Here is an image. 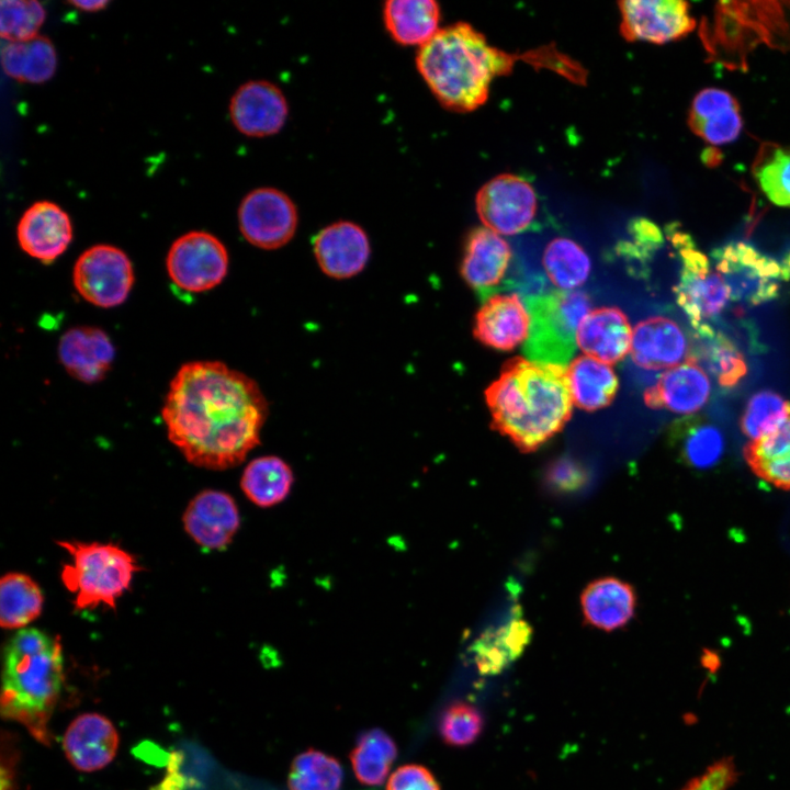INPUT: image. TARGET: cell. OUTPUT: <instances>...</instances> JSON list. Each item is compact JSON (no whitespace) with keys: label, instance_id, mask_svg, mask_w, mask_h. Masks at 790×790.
<instances>
[{"label":"cell","instance_id":"cell-1","mask_svg":"<svg viewBox=\"0 0 790 790\" xmlns=\"http://www.w3.org/2000/svg\"><path fill=\"white\" fill-rule=\"evenodd\" d=\"M268 404L258 384L219 361H191L170 382L161 409L169 440L199 467L225 470L258 445Z\"/></svg>","mask_w":790,"mask_h":790},{"label":"cell","instance_id":"cell-2","mask_svg":"<svg viewBox=\"0 0 790 790\" xmlns=\"http://www.w3.org/2000/svg\"><path fill=\"white\" fill-rule=\"evenodd\" d=\"M493 428L531 452L563 429L572 415L567 366L517 357L485 391Z\"/></svg>","mask_w":790,"mask_h":790},{"label":"cell","instance_id":"cell-3","mask_svg":"<svg viewBox=\"0 0 790 790\" xmlns=\"http://www.w3.org/2000/svg\"><path fill=\"white\" fill-rule=\"evenodd\" d=\"M524 57L490 46L472 25L459 22L440 30L422 45L416 65L442 105L469 112L487 100L496 76L508 74Z\"/></svg>","mask_w":790,"mask_h":790},{"label":"cell","instance_id":"cell-4","mask_svg":"<svg viewBox=\"0 0 790 790\" xmlns=\"http://www.w3.org/2000/svg\"><path fill=\"white\" fill-rule=\"evenodd\" d=\"M63 679L60 642L37 629H21L5 648L2 714L24 724L44 741Z\"/></svg>","mask_w":790,"mask_h":790},{"label":"cell","instance_id":"cell-5","mask_svg":"<svg viewBox=\"0 0 790 790\" xmlns=\"http://www.w3.org/2000/svg\"><path fill=\"white\" fill-rule=\"evenodd\" d=\"M58 545L71 558L63 566L61 582L75 596L77 610L115 609L140 569L131 553L112 543L59 541Z\"/></svg>","mask_w":790,"mask_h":790},{"label":"cell","instance_id":"cell-6","mask_svg":"<svg viewBox=\"0 0 790 790\" xmlns=\"http://www.w3.org/2000/svg\"><path fill=\"white\" fill-rule=\"evenodd\" d=\"M530 329L523 350L527 359L567 366L577 347V329L590 309L582 291H554L524 298Z\"/></svg>","mask_w":790,"mask_h":790},{"label":"cell","instance_id":"cell-7","mask_svg":"<svg viewBox=\"0 0 790 790\" xmlns=\"http://www.w3.org/2000/svg\"><path fill=\"white\" fill-rule=\"evenodd\" d=\"M669 237L682 262L675 287L676 301L696 329L724 309L731 293L722 275L712 271L708 258L693 246L689 236L670 228Z\"/></svg>","mask_w":790,"mask_h":790},{"label":"cell","instance_id":"cell-8","mask_svg":"<svg viewBox=\"0 0 790 790\" xmlns=\"http://www.w3.org/2000/svg\"><path fill=\"white\" fill-rule=\"evenodd\" d=\"M716 271L724 279L731 298L758 305L775 298L780 281H788L782 261L737 241L718 248L712 255Z\"/></svg>","mask_w":790,"mask_h":790},{"label":"cell","instance_id":"cell-9","mask_svg":"<svg viewBox=\"0 0 790 790\" xmlns=\"http://www.w3.org/2000/svg\"><path fill=\"white\" fill-rule=\"evenodd\" d=\"M74 285L87 302L111 308L123 304L134 284L133 264L127 255L111 245H94L77 259Z\"/></svg>","mask_w":790,"mask_h":790},{"label":"cell","instance_id":"cell-10","mask_svg":"<svg viewBox=\"0 0 790 790\" xmlns=\"http://www.w3.org/2000/svg\"><path fill=\"white\" fill-rule=\"evenodd\" d=\"M166 267L171 281L180 289L199 293L218 285L228 271V252L214 235L189 232L173 241Z\"/></svg>","mask_w":790,"mask_h":790},{"label":"cell","instance_id":"cell-11","mask_svg":"<svg viewBox=\"0 0 790 790\" xmlns=\"http://www.w3.org/2000/svg\"><path fill=\"white\" fill-rule=\"evenodd\" d=\"M297 221L293 201L274 188L249 192L238 208L242 236L249 244L262 249H276L287 244L296 232Z\"/></svg>","mask_w":790,"mask_h":790},{"label":"cell","instance_id":"cell-12","mask_svg":"<svg viewBox=\"0 0 790 790\" xmlns=\"http://www.w3.org/2000/svg\"><path fill=\"white\" fill-rule=\"evenodd\" d=\"M476 211L484 227L499 235H516L532 223L538 200L523 178L505 173L486 182L477 192Z\"/></svg>","mask_w":790,"mask_h":790},{"label":"cell","instance_id":"cell-13","mask_svg":"<svg viewBox=\"0 0 790 790\" xmlns=\"http://www.w3.org/2000/svg\"><path fill=\"white\" fill-rule=\"evenodd\" d=\"M620 30L630 41L664 44L688 34L695 22L687 2L679 0H625L618 3Z\"/></svg>","mask_w":790,"mask_h":790},{"label":"cell","instance_id":"cell-14","mask_svg":"<svg viewBox=\"0 0 790 790\" xmlns=\"http://www.w3.org/2000/svg\"><path fill=\"white\" fill-rule=\"evenodd\" d=\"M289 109L282 91L264 80H251L240 86L229 103L235 127L250 137L278 133L284 125Z\"/></svg>","mask_w":790,"mask_h":790},{"label":"cell","instance_id":"cell-15","mask_svg":"<svg viewBox=\"0 0 790 790\" xmlns=\"http://www.w3.org/2000/svg\"><path fill=\"white\" fill-rule=\"evenodd\" d=\"M182 521L185 532L196 544L208 550H223L235 537L240 517L229 494L207 489L189 503Z\"/></svg>","mask_w":790,"mask_h":790},{"label":"cell","instance_id":"cell-16","mask_svg":"<svg viewBox=\"0 0 790 790\" xmlns=\"http://www.w3.org/2000/svg\"><path fill=\"white\" fill-rule=\"evenodd\" d=\"M16 237L25 253L43 263H50L66 251L72 240L71 221L56 203L38 201L22 214Z\"/></svg>","mask_w":790,"mask_h":790},{"label":"cell","instance_id":"cell-17","mask_svg":"<svg viewBox=\"0 0 790 790\" xmlns=\"http://www.w3.org/2000/svg\"><path fill=\"white\" fill-rule=\"evenodd\" d=\"M313 249L321 271L335 279L360 273L371 253L365 232L348 221L332 223L319 230L314 237Z\"/></svg>","mask_w":790,"mask_h":790},{"label":"cell","instance_id":"cell-18","mask_svg":"<svg viewBox=\"0 0 790 790\" xmlns=\"http://www.w3.org/2000/svg\"><path fill=\"white\" fill-rule=\"evenodd\" d=\"M529 329L526 301L516 293H495L483 301L475 317L474 335L492 348L509 351L526 342Z\"/></svg>","mask_w":790,"mask_h":790},{"label":"cell","instance_id":"cell-19","mask_svg":"<svg viewBox=\"0 0 790 790\" xmlns=\"http://www.w3.org/2000/svg\"><path fill=\"white\" fill-rule=\"evenodd\" d=\"M631 354L634 363L643 369L668 370L690 358L691 346L675 320L654 316L635 326Z\"/></svg>","mask_w":790,"mask_h":790},{"label":"cell","instance_id":"cell-20","mask_svg":"<svg viewBox=\"0 0 790 790\" xmlns=\"http://www.w3.org/2000/svg\"><path fill=\"white\" fill-rule=\"evenodd\" d=\"M511 259L509 244L487 227H479L467 236L461 274L483 301L496 293L507 273Z\"/></svg>","mask_w":790,"mask_h":790},{"label":"cell","instance_id":"cell-21","mask_svg":"<svg viewBox=\"0 0 790 790\" xmlns=\"http://www.w3.org/2000/svg\"><path fill=\"white\" fill-rule=\"evenodd\" d=\"M117 747L116 729L99 713L77 716L63 738V748L69 763L83 772L104 768L115 757Z\"/></svg>","mask_w":790,"mask_h":790},{"label":"cell","instance_id":"cell-22","mask_svg":"<svg viewBox=\"0 0 790 790\" xmlns=\"http://www.w3.org/2000/svg\"><path fill=\"white\" fill-rule=\"evenodd\" d=\"M711 383L707 372L691 358L663 372L644 393L651 408L677 414H693L709 400Z\"/></svg>","mask_w":790,"mask_h":790},{"label":"cell","instance_id":"cell-23","mask_svg":"<svg viewBox=\"0 0 790 790\" xmlns=\"http://www.w3.org/2000/svg\"><path fill=\"white\" fill-rule=\"evenodd\" d=\"M58 357L72 377L90 384L105 377L114 361L115 349L109 336L100 328L80 326L61 336Z\"/></svg>","mask_w":790,"mask_h":790},{"label":"cell","instance_id":"cell-24","mask_svg":"<svg viewBox=\"0 0 790 790\" xmlns=\"http://www.w3.org/2000/svg\"><path fill=\"white\" fill-rule=\"evenodd\" d=\"M628 317L618 307L589 311L577 329V347L588 357L607 364L621 361L632 345Z\"/></svg>","mask_w":790,"mask_h":790},{"label":"cell","instance_id":"cell-25","mask_svg":"<svg viewBox=\"0 0 790 790\" xmlns=\"http://www.w3.org/2000/svg\"><path fill=\"white\" fill-rule=\"evenodd\" d=\"M585 621L602 631H614L628 624L634 616V588L617 577H602L589 583L580 595Z\"/></svg>","mask_w":790,"mask_h":790},{"label":"cell","instance_id":"cell-26","mask_svg":"<svg viewBox=\"0 0 790 790\" xmlns=\"http://www.w3.org/2000/svg\"><path fill=\"white\" fill-rule=\"evenodd\" d=\"M689 125L703 140L724 145L735 140L743 128L740 106L726 90L707 88L693 98Z\"/></svg>","mask_w":790,"mask_h":790},{"label":"cell","instance_id":"cell-27","mask_svg":"<svg viewBox=\"0 0 790 790\" xmlns=\"http://www.w3.org/2000/svg\"><path fill=\"white\" fill-rule=\"evenodd\" d=\"M383 19L390 35L402 45L421 47L440 31V8L433 0L386 1Z\"/></svg>","mask_w":790,"mask_h":790},{"label":"cell","instance_id":"cell-28","mask_svg":"<svg viewBox=\"0 0 790 790\" xmlns=\"http://www.w3.org/2000/svg\"><path fill=\"white\" fill-rule=\"evenodd\" d=\"M695 330L696 342L691 347L690 358L715 377L721 386H735L747 373L741 351L710 324H703Z\"/></svg>","mask_w":790,"mask_h":790},{"label":"cell","instance_id":"cell-29","mask_svg":"<svg viewBox=\"0 0 790 790\" xmlns=\"http://www.w3.org/2000/svg\"><path fill=\"white\" fill-rule=\"evenodd\" d=\"M573 403L594 411L608 406L618 390V377L611 366L588 356L575 358L567 366Z\"/></svg>","mask_w":790,"mask_h":790},{"label":"cell","instance_id":"cell-30","mask_svg":"<svg viewBox=\"0 0 790 790\" xmlns=\"http://www.w3.org/2000/svg\"><path fill=\"white\" fill-rule=\"evenodd\" d=\"M4 72L22 82L42 83L50 79L57 67L56 49L46 36L7 42L1 49Z\"/></svg>","mask_w":790,"mask_h":790},{"label":"cell","instance_id":"cell-31","mask_svg":"<svg viewBox=\"0 0 790 790\" xmlns=\"http://www.w3.org/2000/svg\"><path fill=\"white\" fill-rule=\"evenodd\" d=\"M294 482L289 464L274 455L260 456L245 467L240 487L246 497L261 508L284 500Z\"/></svg>","mask_w":790,"mask_h":790},{"label":"cell","instance_id":"cell-32","mask_svg":"<svg viewBox=\"0 0 790 790\" xmlns=\"http://www.w3.org/2000/svg\"><path fill=\"white\" fill-rule=\"evenodd\" d=\"M745 458L764 482L790 489V417L770 435L751 441Z\"/></svg>","mask_w":790,"mask_h":790},{"label":"cell","instance_id":"cell-33","mask_svg":"<svg viewBox=\"0 0 790 790\" xmlns=\"http://www.w3.org/2000/svg\"><path fill=\"white\" fill-rule=\"evenodd\" d=\"M44 597L37 583L26 574L10 572L0 579V623L4 629H23L37 619Z\"/></svg>","mask_w":790,"mask_h":790},{"label":"cell","instance_id":"cell-34","mask_svg":"<svg viewBox=\"0 0 790 790\" xmlns=\"http://www.w3.org/2000/svg\"><path fill=\"white\" fill-rule=\"evenodd\" d=\"M530 629L524 621L512 620L493 633L482 636L474 646L477 669L484 675H495L505 669L524 650Z\"/></svg>","mask_w":790,"mask_h":790},{"label":"cell","instance_id":"cell-35","mask_svg":"<svg viewBox=\"0 0 790 790\" xmlns=\"http://www.w3.org/2000/svg\"><path fill=\"white\" fill-rule=\"evenodd\" d=\"M543 266L548 278L560 291H574L580 286L591 268L583 247L566 237H556L546 245Z\"/></svg>","mask_w":790,"mask_h":790},{"label":"cell","instance_id":"cell-36","mask_svg":"<svg viewBox=\"0 0 790 790\" xmlns=\"http://www.w3.org/2000/svg\"><path fill=\"white\" fill-rule=\"evenodd\" d=\"M396 754V745L385 732L380 729L363 732L350 754L357 779L366 786L382 785Z\"/></svg>","mask_w":790,"mask_h":790},{"label":"cell","instance_id":"cell-37","mask_svg":"<svg viewBox=\"0 0 790 790\" xmlns=\"http://www.w3.org/2000/svg\"><path fill=\"white\" fill-rule=\"evenodd\" d=\"M342 768L337 759L308 749L294 758L289 774L290 790H339Z\"/></svg>","mask_w":790,"mask_h":790},{"label":"cell","instance_id":"cell-38","mask_svg":"<svg viewBox=\"0 0 790 790\" xmlns=\"http://www.w3.org/2000/svg\"><path fill=\"white\" fill-rule=\"evenodd\" d=\"M790 417V402L774 391L754 394L741 418V428L751 441L759 440L778 429Z\"/></svg>","mask_w":790,"mask_h":790},{"label":"cell","instance_id":"cell-39","mask_svg":"<svg viewBox=\"0 0 790 790\" xmlns=\"http://www.w3.org/2000/svg\"><path fill=\"white\" fill-rule=\"evenodd\" d=\"M681 435V453L688 464L696 469L715 465L724 452L722 432L708 422L686 421Z\"/></svg>","mask_w":790,"mask_h":790},{"label":"cell","instance_id":"cell-40","mask_svg":"<svg viewBox=\"0 0 790 790\" xmlns=\"http://www.w3.org/2000/svg\"><path fill=\"white\" fill-rule=\"evenodd\" d=\"M0 34L7 42L27 41L38 35L45 9L35 0H3L0 3Z\"/></svg>","mask_w":790,"mask_h":790},{"label":"cell","instance_id":"cell-41","mask_svg":"<svg viewBox=\"0 0 790 790\" xmlns=\"http://www.w3.org/2000/svg\"><path fill=\"white\" fill-rule=\"evenodd\" d=\"M755 178L771 203L790 207V146L772 149L757 165Z\"/></svg>","mask_w":790,"mask_h":790},{"label":"cell","instance_id":"cell-42","mask_svg":"<svg viewBox=\"0 0 790 790\" xmlns=\"http://www.w3.org/2000/svg\"><path fill=\"white\" fill-rule=\"evenodd\" d=\"M483 716L473 704L453 702L442 712L439 733L450 746H467L474 743L483 730Z\"/></svg>","mask_w":790,"mask_h":790},{"label":"cell","instance_id":"cell-43","mask_svg":"<svg viewBox=\"0 0 790 790\" xmlns=\"http://www.w3.org/2000/svg\"><path fill=\"white\" fill-rule=\"evenodd\" d=\"M630 240L620 246L621 253L629 259L645 262L663 242L658 227L648 219H633L629 227Z\"/></svg>","mask_w":790,"mask_h":790},{"label":"cell","instance_id":"cell-44","mask_svg":"<svg viewBox=\"0 0 790 790\" xmlns=\"http://www.w3.org/2000/svg\"><path fill=\"white\" fill-rule=\"evenodd\" d=\"M737 778L734 759L724 756L690 779L680 790H731Z\"/></svg>","mask_w":790,"mask_h":790},{"label":"cell","instance_id":"cell-45","mask_svg":"<svg viewBox=\"0 0 790 790\" xmlns=\"http://www.w3.org/2000/svg\"><path fill=\"white\" fill-rule=\"evenodd\" d=\"M386 790H440V787L426 767L410 764L397 768L392 774Z\"/></svg>","mask_w":790,"mask_h":790},{"label":"cell","instance_id":"cell-46","mask_svg":"<svg viewBox=\"0 0 790 790\" xmlns=\"http://www.w3.org/2000/svg\"><path fill=\"white\" fill-rule=\"evenodd\" d=\"M109 2L103 0H77V1H70L69 4L76 7L77 9L81 11L87 12H94L102 10L106 7Z\"/></svg>","mask_w":790,"mask_h":790}]
</instances>
